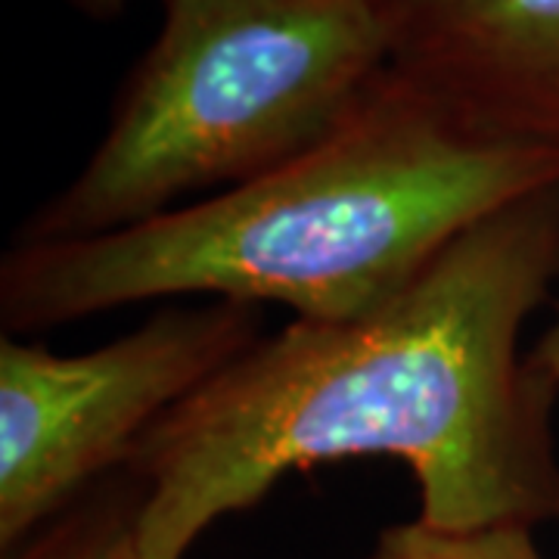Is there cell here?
Here are the masks:
<instances>
[{
	"instance_id": "obj_7",
	"label": "cell",
	"mask_w": 559,
	"mask_h": 559,
	"mask_svg": "<svg viewBox=\"0 0 559 559\" xmlns=\"http://www.w3.org/2000/svg\"><path fill=\"white\" fill-rule=\"evenodd\" d=\"M364 559H544L535 528L520 522L441 528L423 520L382 528L377 547Z\"/></svg>"
},
{
	"instance_id": "obj_5",
	"label": "cell",
	"mask_w": 559,
	"mask_h": 559,
	"mask_svg": "<svg viewBox=\"0 0 559 559\" xmlns=\"http://www.w3.org/2000/svg\"><path fill=\"white\" fill-rule=\"evenodd\" d=\"M392 72L485 134L559 146V0H385Z\"/></svg>"
},
{
	"instance_id": "obj_1",
	"label": "cell",
	"mask_w": 559,
	"mask_h": 559,
	"mask_svg": "<svg viewBox=\"0 0 559 559\" xmlns=\"http://www.w3.org/2000/svg\"><path fill=\"white\" fill-rule=\"evenodd\" d=\"M559 283V183L469 227L399 299L261 336L140 441L143 559H187L221 520L320 463L401 460L417 520H559V389L520 355Z\"/></svg>"
},
{
	"instance_id": "obj_8",
	"label": "cell",
	"mask_w": 559,
	"mask_h": 559,
	"mask_svg": "<svg viewBox=\"0 0 559 559\" xmlns=\"http://www.w3.org/2000/svg\"><path fill=\"white\" fill-rule=\"evenodd\" d=\"M528 364H532V370H538L544 380H550L559 389V299L554 308V323L544 330L538 345L528 352Z\"/></svg>"
},
{
	"instance_id": "obj_6",
	"label": "cell",
	"mask_w": 559,
	"mask_h": 559,
	"mask_svg": "<svg viewBox=\"0 0 559 559\" xmlns=\"http://www.w3.org/2000/svg\"><path fill=\"white\" fill-rule=\"evenodd\" d=\"M138 500L140 485L124 473L119 481L87 491L0 559H143Z\"/></svg>"
},
{
	"instance_id": "obj_2",
	"label": "cell",
	"mask_w": 559,
	"mask_h": 559,
	"mask_svg": "<svg viewBox=\"0 0 559 559\" xmlns=\"http://www.w3.org/2000/svg\"><path fill=\"white\" fill-rule=\"evenodd\" d=\"M557 183L559 146L485 134L389 69L342 131L242 187L91 240H16L0 323L28 336L138 301L364 318L469 227Z\"/></svg>"
},
{
	"instance_id": "obj_9",
	"label": "cell",
	"mask_w": 559,
	"mask_h": 559,
	"mask_svg": "<svg viewBox=\"0 0 559 559\" xmlns=\"http://www.w3.org/2000/svg\"><path fill=\"white\" fill-rule=\"evenodd\" d=\"M72 3H79V7L91 10V13H103V16H109V13H119L128 0H72Z\"/></svg>"
},
{
	"instance_id": "obj_3",
	"label": "cell",
	"mask_w": 559,
	"mask_h": 559,
	"mask_svg": "<svg viewBox=\"0 0 559 559\" xmlns=\"http://www.w3.org/2000/svg\"><path fill=\"white\" fill-rule=\"evenodd\" d=\"M87 165L16 234H116L318 150L392 69L385 0H162Z\"/></svg>"
},
{
	"instance_id": "obj_4",
	"label": "cell",
	"mask_w": 559,
	"mask_h": 559,
	"mask_svg": "<svg viewBox=\"0 0 559 559\" xmlns=\"http://www.w3.org/2000/svg\"><path fill=\"white\" fill-rule=\"evenodd\" d=\"M261 308L168 305L81 355L0 336V554L79 503L178 404L261 340Z\"/></svg>"
}]
</instances>
